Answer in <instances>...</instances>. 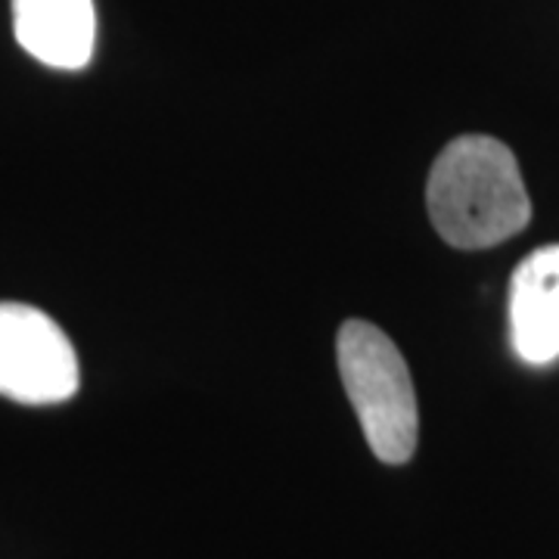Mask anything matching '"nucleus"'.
<instances>
[{
  "instance_id": "f03ea898",
  "label": "nucleus",
  "mask_w": 559,
  "mask_h": 559,
  "mask_svg": "<svg viewBox=\"0 0 559 559\" xmlns=\"http://www.w3.org/2000/svg\"><path fill=\"white\" fill-rule=\"evenodd\" d=\"M336 360L370 451L389 466L407 463L417 451L419 407L399 345L367 320H345L336 336Z\"/></svg>"
},
{
  "instance_id": "f257e3e1",
  "label": "nucleus",
  "mask_w": 559,
  "mask_h": 559,
  "mask_svg": "<svg viewBox=\"0 0 559 559\" xmlns=\"http://www.w3.org/2000/svg\"><path fill=\"white\" fill-rule=\"evenodd\" d=\"M426 205L454 249H491L532 221V200L513 150L488 134L451 140L432 162Z\"/></svg>"
},
{
  "instance_id": "20e7f679",
  "label": "nucleus",
  "mask_w": 559,
  "mask_h": 559,
  "mask_svg": "<svg viewBox=\"0 0 559 559\" xmlns=\"http://www.w3.org/2000/svg\"><path fill=\"white\" fill-rule=\"evenodd\" d=\"M510 342L525 364L559 358V246H544L510 280Z\"/></svg>"
},
{
  "instance_id": "39448f33",
  "label": "nucleus",
  "mask_w": 559,
  "mask_h": 559,
  "mask_svg": "<svg viewBox=\"0 0 559 559\" xmlns=\"http://www.w3.org/2000/svg\"><path fill=\"white\" fill-rule=\"evenodd\" d=\"M13 32L25 53L53 69L75 72L94 57V0H13Z\"/></svg>"
},
{
  "instance_id": "7ed1b4c3",
  "label": "nucleus",
  "mask_w": 559,
  "mask_h": 559,
  "mask_svg": "<svg viewBox=\"0 0 559 559\" xmlns=\"http://www.w3.org/2000/svg\"><path fill=\"white\" fill-rule=\"evenodd\" d=\"M79 355L50 314L0 301V395L20 404H62L79 392Z\"/></svg>"
}]
</instances>
